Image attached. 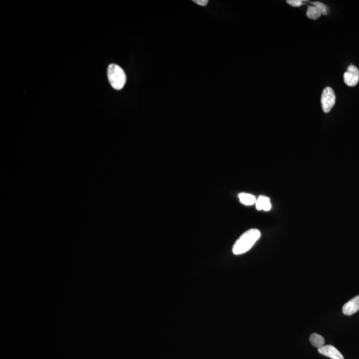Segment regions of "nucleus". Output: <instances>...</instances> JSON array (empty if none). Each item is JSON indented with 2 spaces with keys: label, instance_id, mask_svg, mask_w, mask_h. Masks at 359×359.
Here are the masks:
<instances>
[{
  "label": "nucleus",
  "instance_id": "0eeeda50",
  "mask_svg": "<svg viewBox=\"0 0 359 359\" xmlns=\"http://www.w3.org/2000/svg\"><path fill=\"white\" fill-rule=\"evenodd\" d=\"M257 210L269 211L271 209L270 199L264 196H259L255 202Z\"/></svg>",
  "mask_w": 359,
  "mask_h": 359
},
{
  "label": "nucleus",
  "instance_id": "7ed1b4c3",
  "mask_svg": "<svg viewBox=\"0 0 359 359\" xmlns=\"http://www.w3.org/2000/svg\"><path fill=\"white\" fill-rule=\"evenodd\" d=\"M336 96L334 91L330 87H326L322 91L321 99V107L322 111L325 113H329L332 107L335 105Z\"/></svg>",
  "mask_w": 359,
  "mask_h": 359
},
{
  "label": "nucleus",
  "instance_id": "9b49d317",
  "mask_svg": "<svg viewBox=\"0 0 359 359\" xmlns=\"http://www.w3.org/2000/svg\"><path fill=\"white\" fill-rule=\"evenodd\" d=\"M311 4L312 5L315 6V7H317L318 9L319 10V11L320 12V13H321L322 15L327 16L328 14H329V8H328L325 4L322 3V2H314Z\"/></svg>",
  "mask_w": 359,
  "mask_h": 359
},
{
  "label": "nucleus",
  "instance_id": "423d86ee",
  "mask_svg": "<svg viewBox=\"0 0 359 359\" xmlns=\"http://www.w3.org/2000/svg\"><path fill=\"white\" fill-rule=\"evenodd\" d=\"M359 311V295L356 296L346 303L342 307L344 315L350 316Z\"/></svg>",
  "mask_w": 359,
  "mask_h": 359
},
{
  "label": "nucleus",
  "instance_id": "f8f14e48",
  "mask_svg": "<svg viewBox=\"0 0 359 359\" xmlns=\"http://www.w3.org/2000/svg\"><path fill=\"white\" fill-rule=\"evenodd\" d=\"M303 2L304 1L302 0H287V1L288 4L295 8L300 7L303 5Z\"/></svg>",
  "mask_w": 359,
  "mask_h": 359
},
{
  "label": "nucleus",
  "instance_id": "ddd939ff",
  "mask_svg": "<svg viewBox=\"0 0 359 359\" xmlns=\"http://www.w3.org/2000/svg\"><path fill=\"white\" fill-rule=\"evenodd\" d=\"M193 2L201 6H206L208 3V0H194Z\"/></svg>",
  "mask_w": 359,
  "mask_h": 359
},
{
  "label": "nucleus",
  "instance_id": "f257e3e1",
  "mask_svg": "<svg viewBox=\"0 0 359 359\" xmlns=\"http://www.w3.org/2000/svg\"><path fill=\"white\" fill-rule=\"evenodd\" d=\"M261 236V232L257 229H250L243 233L233 246L232 251L235 255L246 253L253 246Z\"/></svg>",
  "mask_w": 359,
  "mask_h": 359
},
{
  "label": "nucleus",
  "instance_id": "39448f33",
  "mask_svg": "<svg viewBox=\"0 0 359 359\" xmlns=\"http://www.w3.org/2000/svg\"><path fill=\"white\" fill-rule=\"evenodd\" d=\"M318 351L322 355L331 359H344L343 356L340 353L339 350L330 344L322 346L321 348L318 349Z\"/></svg>",
  "mask_w": 359,
  "mask_h": 359
},
{
  "label": "nucleus",
  "instance_id": "9d476101",
  "mask_svg": "<svg viewBox=\"0 0 359 359\" xmlns=\"http://www.w3.org/2000/svg\"><path fill=\"white\" fill-rule=\"evenodd\" d=\"M322 14L320 13L319 10L315 6L312 5L309 6L307 10V16L309 19L317 20L320 17Z\"/></svg>",
  "mask_w": 359,
  "mask_h": 359
},
{
  "label": "nucleus",
  "instance_id": "f03ea898",
  "mask_svg": "<svg viewBox=\"0 0 359 359\" xmlns=\"http://www.w3.org/2000/svg\"><path fill=\"white\" fill-rule=\"evenodd\" d=\"M107 76L111 86L116 90H121L126 84L127 77L123 69L116 64H111L107 70Z\"/></svg>",
  "mask_w": 359,
  "mask_h": 359
},
{
  "label": "nucleus",
  "instance_id": "20e7f679",
  "mask_svg": "<svg viewBox=\"0 0 359 359\" xmlns=\"http://www.w3.org/2000/svg\"><path fill=\"white\" fill-rule=\"evenodd\" d=\"M344 81L348 87H354L358 84L359 81V70L356 66H348L347 70L344 73Z\"/></svg>",
  "mask_w": 359,
  "mask_h": 359
},
{
  "label": "nucleus",
  "instance_id": "6e6552de",
  "mask_svg": "<svg viewBox=\"0 0 359 359\" xmlns=\"http://www.w3.org/2000/svg\"><path fill=\"white\" fill-rule=\"evenodd\" d=\"M239 201L245 206H251L256 202V198L252 194L247 193H240L238 194Z\"/></svg>",
  "mask_w": 359,
  "mask_h": 359
},
{
  "label": "nucleus",
  "instance_id": "1a4fd4ad",
  "mask_svg": "<svg viewBox=\"0 0 359 359\" xmlns=\"http://www.w3.org/2000/svg\"><path fill=\"white\" fill-rule=\"evenodd\" d=\"M310 342L312 344V345L315 346L316 348H321L322 346L324 345V339L321 335L317 333H313L311 334L309 337Z\"/></svg>",
  "mask_w": 359,
  "mask_h": 359
}]
</instances>
